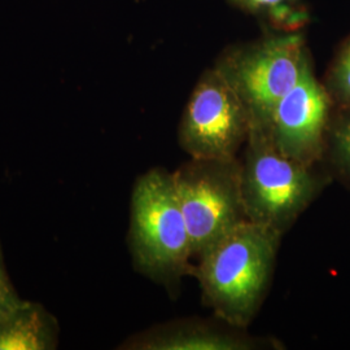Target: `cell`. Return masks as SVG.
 <instances>
[{"label": "cell", "mask_w": 350, "mask_h": 350, "mask_svg": "<svg viewBox=\"0 0 350 350\" xmlns=\"http://www.w3.org/2000/svg\"><path fill=\"white\" fill-rule=\"evenodd\" d=\"M282 238L271 227L245 221L201 254L191 274L214 317L250 327L271 284Z\"/></svg>", "instance_id": "6da1fadb"}, {"label": "cell", "mask_w": 350, "mask_h": 350, "mask_svg": "<svg viewBox=\"0 0 350 350\" xmlns=\"http://www.w3.org/2000/svg\"><path fill=\"white\" fill-rule=\"evenodd\" d=\"M127 245L139 274L170 293L179 292L183 276L192 271L193 254L173 173L153 167L137 178Z\"/></svg>", "instance_id": "7a4b0ae2"}, {"label": "cell", "mask_w": 350, "mask_h": 350, "mask_svg": "<svg viewBox=\"0 0 350 350\" xmlns=\"http://www.w3.org/2000/svg\"><path fill=\"white\" fill-rule=\"evenodd\" d=\"M239 159L248 221L282 235L334 180L322 165L309 166L286 156L262 127H250Z\"/></svg>", "instance_id": "3957f363"}, {"label": "cell", "mask_w": 350, "mask_h": 350, "mask_svg": "<svg viewBox=\"0 0 350 350\" xmlns=\"http://www.w3.org/2000/svg\"><path fill=\"white\" fill-rule=\"evenodd\" d=\"M312 62L299 31H276L226 49L214 69L248 111L252 127H266L276 104Z\"/></svg>", "instance_id": "277c9868"}, {"label": "cell", "mask_w": 350, "mask_h": 350, "mask_svg": "<svg viewBox=\"0 0 350 350\" xmlns=\"http://www.w3.org/2000/svg\"><path fill=\"white\" fill-rule=\"evenodd\" d=\"M175 187L187 224L193 258L248 221L240 159H191L175 172Z\"/></svg>", "instance_id": "5b68a950"}, {"label": "cell", "mask_w": 350, "mask_h": 350, "mask_svg": "<svg viewBox=\"0 0 350 350\" xmlns=\"http://www.w3.org/2000/svg\"><path fill=\"white\" fill-rule=\"evenodd\" d=\"M250 117L214 68L201 75L178 126V143L191 159H238L250 137Z\"/></svg>", "instance_id": "8992f818"}, {"label": "cell", "mask_w": 350, "mask_h": 350, "mask_svg": "<svg viewBox=\"0 0 350 350\" xmlns=\"http://www.w3.org/2000/svg\"><path fill=\"white\" fill-rule=\"evenodd\" d=\"M334 108L310 62L296 85L276 104L269 124L262 129L288 157L309 166L321 165Z\"/></svg>", "instance_id": "52a82bcc"}, {"label": "cell", "mask_w": 350, "mask_h": 350, "mask_svg": "<svg viewBox=\"0 0 350 350\" xmlns=\"http://www.w3.org/2000/svg\"><path fill=\"white\" fill-rule=\"evenodd\" d=\"M274 338L250 336L244 328L189 318L175 319L131 335L118 347L125 350H253L280 349Z\"/></svg>", "instance_id": "ba28073f"}, {"label": "cell", "mask_w": 350, "mask_h": 350, "mask_svg": "<svg viewBox=\"0 0 350 350\" xmlns=\"http://www.w3.org/2000/svg\"><path fill=\"white\" fill-rule=\"evenodd\" d=\"M60 325L42 304L26 301L0 321V350H53L59 345Z\"/></svg>", "instance_id": "9c48e42d"}, {"label": "cell", "mask_w": 350, "mask_h": 350, "mask_svg": "<svg viewBox=\"0 0 350 350\" xmlns=\"http://www.w3.org/2000/svg\"><path fill=\"white\" fill-rule=\"evenodd\" d=\"M321 165L334 180L350 188V107L334 108Z\"/></svg>", "instance_id": "30bf717a"}, {"label": "cell", "mask_w": 350, "mask_h": 350, "mask_svg": "<svg viewBox=\"0 0 350 350\" xmlns=\"http://www.w3.org/2000/svg\"><path fill=\"white\" fill-rule=\"evenodd\" d=\"M231 5L248 13L276 31H300L309 21L304 0H227Z\"/></svg>", "instance_id": "8fae6325"}, {"label": "cell", "mask_w": 350, "mask_h": 350, "mask_svg": "<svg viewBox=\"0 0 350 350\" xmlns=\"http://www.w3.org/2000/svg\"><path fill=\"white\" fill-rule=\"evenodd\" d=\"M323 85L335 107H350V36L338 47Z\"/></svg>", "instance_id": "7c38bea8"}, {"label": "cell", "mask_w": 350, "mask_h": 350, "mask_svg": "<svg viewBox=\"0 0 350 350\" xmlns=\"http://www.w3.org/2000/svg\"><path fill=\"white\" fill-rule=\"evenodd\" d=\"M25 300H23L13 286L4 262L3 247L0 241V321L16 312Z\"/></svg>", "instance_id": "4fadbf2b"}]
</instances>
